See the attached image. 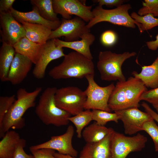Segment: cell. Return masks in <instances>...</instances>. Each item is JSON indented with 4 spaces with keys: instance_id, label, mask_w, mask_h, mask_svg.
Segmentation results:
<instances>
[{
    "instance_id": "41",
    "label": "cell",
    "mask_w": 158,
    "mask_h": 158,
    "mask_svg": "<svg viewBox=\"0 0 158 158\" xmlns=\"http://www.w3.org/2000/svg\"><path fill=\"white\" fill-rule=\"evenodd\" d=\"M54 156L57 158H77L76 157H72L70 155H64L56 152L54 153Z\"/></svg>"
},
{
    "instance_id": "1",
    "label": "cell",
    "mask_w": 158,
    "mask_h": 158,
    "mask_svg": "<svg viewBox=\"0 0 158 158\" xmlns=\"http://www.w3.org/2000/svg\"><path fill=\"white\" fill-rule=\"evenodd\" d=\"M42 89L41 87H38L28 92L25 88H21L17 90V99L6 114L0 127L1 138L11 128L20 129L25 126L23 116L28 109L35 106L36 99Z\"/></svg>"
},
{
    "instance_id": "27",
    "label": "cell",
    "mask_w": 158,
    "mask_h": 158,
    "mask_svg": "<svg viewBox=\"0 0 158 158\" xmlns=\"http://www.w3.org/2000/svg\"><path fill=\"white\" fill-rule=\"evenodd\" d=\"M68 120L74 125L77 137L78 138H80L84 128L92 120V111L90 110H83L76 115L70 116Z\"/></svg>"
},
{
    "instance_id": "16",
    "label": "cell",
    "mask_w": 158,
    "mask_h": 158,
    "mask_svg": "<svg viewBox=\"0 0 158 158\" xmlns=\"http://www.w3.org/2000/svg\"><path fill=\"white\" fill-rule=\"evenodd\" d=\"M113 129L104 138L96 142L86 143L80 152V158H112L111 141Z\"/></svg>"
},
{
    "instance_id": "12",
    "label": "cell",
    "mask_w": 158,
    "mask_h": 158,
    "mask_svg": "<svg viewBox=\"0 0 158 158\" xmlns=\"http://www.w3.org/2000/svg\"><path fill=\"white\" fill-rule=\"evenodd\" d=\"M123 124L125 134L131 135L142 130L144 124L153 119L146 112L137 107H132L114 111Z\"/></svg>"
},
{
    "instance_id": "34",
    "label": "cell",
    "mask_w": 158,
    "mask_h": 158,
    "mask_svg": "<svg viewBox=\"0 0 158 158\" xmlns=\"http://www.w3.org/2000/svg\"><path fill=\"white\" fill-rule=\"evenodd\" d=\"M140 100L145 101L152 105L158 104V87L144 92L141 95Z\"/></svg>"
},
{
    "instance_id": "31",
    "label": "cell",
    "mask_w": 158,
    "mask_h": 158,
    "mask_svg": "<svg viewBox=\"0 0 158 158\" xmlns=\"http://www.w3.org/2000/svg\"><path fill=\"white\" fill-rule=\"evenodd\" d=\"M142 130L145 131L152 139L156 152H158V126L152 119L143 125Z\"/></svg>"
},
{
    "instance_id": "32",
    "label": "cell",
    "mask_w": 158,
    "mask_h": 158,
    "mask_svg": "<svg viewBox=\"0 0 158 158\" xmlns=\"http://www.w3.org/2000/svg\"><path fill=\"white\" fill-rule=\"evenodd\" d=\"M15 97L14 95L0 97V127L6 114L15 101Z\"/></svg>"
},
{
    "instance_id": "42",
    "label": "cell",
    "mask_w": 158,
    "mask_h": 158,
    "mask_svg": "<svg viewBox=\"0 0 158 158\" xmlns=\"http://www.w3.org/2000/svg\"><path fill=\"white\" fill-rule=\"evenodd\" d=\"M152 106L158 113V104L153 105Z\"/></svg>"
},
{
    "instance_id": "14",
    "label": "cell",
    "mask_w": 158,
    "mask_h": 158,
    "mask_svg": "<svg viewBox=\"0 0 158 158\" xmlns=\"http://www.w3.org/2000/svg\"><path fill=\"white\" fill-rule=\"evenodd\" d=\"M63 48L57 45L55 39L49 40L43 45L39 57L33 70L34 76L42 79L44 76L49 64L52 61L64 57Z\"/></svg>"
},
{
    "instance_id": "8",
    "label": "cell",
    "mask_w": 158,
    "mask_h": 158,
    "mask_svg": "<svg viewBox=\"0 0 158 158\" xmlns=\"http://www.w3.org/2000/svg\"><path fill=\"white\" fill-rule=\"evenodd\" d=\"M147 140L146 137L139 133L127 136L114 130L111 141L112 158H126L131 152L141 151Z\"/></svg>"
},
{
    "instance_id": "6",
    "label": "cell",
    "mask_w": 158,
    "mask_h": 158,
    "mask_svg": "<svg viewBox=\"0 0 158 158\" xmlns=\"http://www.w3.org/2000/svg\"><path fill=\"white\" fill-rule=\"evenodd\" d=\"M54 98L57 107L75 116L84 110L87 97L79 88L68 86L57 89Z\"/></svg>"
},
{
    "instance_id": "19",
    "label": "cell",
    "mask_w": 158,
    "mask_h": 158,
    "mask_svg": "<svg viewBox=\"0 0 158 158\" xmlns=\"http://www.w3.org/2000/svg\"><path fill=\"white\" fill-rule=\"evenodd\" d=\"M32 10L28 12H21L13 8L10 12L18 21H23L44 25L52 30L56 29L60 25L61 21H52L44 18L40 15L37 8L32 6Z\"/></svg>"
},
{
    "instance_id": "3",
    "label": "cell",
    "mask_w": 158,
    "mask_h": 158,
    "mask_svg": "<svg viewBox=\"0 0 158 158\" xmlns=\"http://www.w3.org/2000/svg\"><path fill=\"white\" fill-rule=\"evenodd\" d=\"M57 88L48 87L42 93L35 109L38 117L46 125L60 127L67 125L71 115L56 105L54 96Z\"/></svg>"
},
{
    "instance_id": "15",
    "label": "cell",
    "mask_w": 158,
    "mask_h": 158,
    "mask_svg": "<svg viewBox=\"0 0 158 158\" xmlns=\"http://www.w3.org/2000/svg\"><path fill=\"white\" fill-rule=\"evenodd\" d=\"M147 90L142 82L133 76H130L127 80L122 82L121 95L127 109L139 107L140 97Z\"/></svg>"
},
{
    "instance_id": "7",
    "label": "cell",
    "mask_w": 158,
    "mask_h": 158,
    "mask_svg": "<svg viewBox=\"0 0 158 158\" xmlns=\"http://www.w3.org/2000/svg\"><path fill=\"white\" fill-rule=\"evenodd\" d=\"M94 75L87 76L88 86L84 91L87 99L84 109H98L111 112L108 105V101L115 87L114 83L105 86L98 85L94 79Z\"/></svg>"
},
{
    "instance_id": "36",
    "label": "cell",
    "mask_w": 158,
    "mask_h": 158,
    "mask_svg": "<svg viewBox=\"0 0 158 158\" xmlns=\"http://www.w3.org/2000/svg\"><path fill=\"white\" fill-rule=\"evenodd\" d=\"M25 145V140L21 138L13 158H34L32 155L28 154L25 152L24 150Z\"/></svg>"
},
{
    "instance_id": "4",
    "label": "cell",
    "mask_w": 158,
    "mask_h": 158,
    "mask_svg": "<svg viewBox=\"0 0 158 158\" xmlns=\"http://www.w3.org/2000/svg\"><path fill=\"white\" fill-rule=\"evenodd\" d=\"M136 55L135 52L117 54L110 51H100L97 64L101 79L108 81L126 80L122 71V66L127 59Z\"/></svg>"
},
{
    "instance_id": "21",
    "label": "cell",
    "mask_w": 158,
    "mask_h": 158,
    "mask_svg": "<svg viewBox=\"0 0 158 158\" xmlns=\"http://www.w3.org/2000/svg\"><path fill=\"white\" fill-rule=\"evenodd\" d=\"M43 45L34 42L25 36L13 46L16 53L27 57L35 64L40 56Z\"/></svg>"
},
{
    "instance_id": "24",
    "label": "cell",
    "mask_w": 158,
    "mask_h": 158,
    "mask_svg": "<svg viewBox=\"0 0 158 158\" xmlns=\"http://www.w3.org/2000/svg\"><path fill=\"white\" fill-rule=\"evenodd\" d=\"M16 52L12 45L2 43L0 49V79L7 81V78Z\"/></svg>"
},
{
    "instance_id": "5",
    "label": "cell",
    "mask_w": 158,
    "mask_h": 158,
    "mask_svg": "<svg viewBox=\"0 0 158 158\" xmlns=\"http://www.w3.org/2000/svg\"><path fill=\"white\" fill-rule=\"evenodd\" d=\"M131 8L129 4H122L111 9H104L98 5L92 10L94 17L86 25L90 29L102 22L132 28H135L136 25L141 33V24L135 21L128 13L129 10Z\"/></svg>"
},
{
    "instance_id": "10",
    "label": "cell",
    "mask_w": 158,
    "mask_h": 158,
    "mask_svg": "<svg viewBox=\"0 0 158 158\" xmlns=\"http://www.w3.org/2000/svg\"><path fill=\"white\" fill-rule=\"evenodd\" d=\"M90 31L85 21L79 17L70 19L63 18L58 28L51 31L49 40L64 37L65 41H74L79 40L84 34Z\"/></svg>"
},
{
    "instance_id": "13",
    "label": "cell",
    "mask_w": 158,
    "mask_h": 158,
    "mask_svg": "<svg viewBox=\"0 0 158 158\" xmlns=\"http://www.w3.org/2000/svg\"><path fill=\"white\" fill-rule=\"evenodd\" d=\"M1 41L13 46L25 36L26 32L23 25L9 12L0 13Z\"/></svg>"
},
{
    "instance_id": "33",
    "label": "cell",
    "mask_w": 158,
    "mask_h": 158,
    "mask_svg": "<svg viewBox=\"0 0 158 158\" xmlns=\"http://www.w3.org/2000/svg\"><path fill=\"white\" fill-rule=\"evenodd\" d=\"M117 36L116 33L111 30H107L102 34L100 40L101 43L106 47H110L116 42Z\"/></svg>"
},
{
    "instance_id": "11",
    "label": "cell",
    "mask_w": 158,
    "mask_h": 158,
    "mask_svg": "<svg viewBox=\"0 0 158 158\" xmlns=\"http://www.w3.org/2000/svg\"><path fill=\"white\" fill-rule=\"evenodd\" d=\"M74 129L71 125L69 126L63 134L53 136L50 140L43 143L33 145L30 147L34 149H50L57 150L59 153L76 157L78 151L73 146L72 140Z\"/></svg>"
},
{
    "instance_id": "39",
    "label": "cell",
    "mask_w": 158,
    "mask_h": 158,
    "mask_svg": "<svg viewBox=\"0 0 158 158\" xmlns=\"http://www.w3.org/2000/svg\"><path fill=\"white\" fill-rule=\"evenodd\" d=\"M141 105L144 108L145 112L149 114L153 119L158 123V114L152 110L146 102H142Z\"/></svg>"
},
{
    "instance_id": "37",
    "label": "cell",
    "mask_w": 158,
    "mask_h": 158,
    "mask_svg": "<svg viewBox=\"0 0 158 158\" xmlns=\"http://www.w3.org/2000/svg\"><path fill=\"white\" fill-rule=\"evenodd\" d=\"M94 1L98 2L100 6L102 7L104 5L109 7H117L122 5L124 2L126 1L124 0H97Z\"/></svg>"
},
{
    "instance_id": "2",
    "label": "cell",
    "mask_w": 158,
    "mask_h": 158,
    "mask_svg": "<svg viewBox=\"0 0 158 158\" xmlns=\"http://www.w3.org/2000/svg\"><path fill=\"white\" fill-rule=\"evenodd\" d=\"M94 74L92 60L75 51L65 54L61 63L53 68L49 73L51 77L56 80L71 78L82 79Z\"/></svg>"
},
{
    "instance_id": "17",
    "label": "cell",
    "mask_w": 158,
    "mask_h": 158,
    "mask_svg": "<svg viewBox=\"0 0 158 158\" xmlns=\"http://www.w3.org/2000/svg\"><path fill=\"white\" fill-rule=\"evenodd\" d=\"M32 63L27 57L16 53L10 69L7 81L14 85L20 84L26 77Z\"/></svg>"
},
{
    "instance_id": "22",
    "label": "cell",
    "mask_w": 158,
    "mask_h": 158,
    "mask_svg": "<svg viewBox=\"0 0 158 158\" xmlns=\"http://www.w3.org/2000/svg\"><path fill=\"white\" fill-rule=\"evenodd\" d=\"M132 74L140 80L147 87L154 89L158 87V54L151 64L142 66L140 73L133 71Z\"/></svg>"
},
{
    "instance_id": "35",
    "label": "cell",
    "mask_w": 158,
    "mask_h": 158,
    "mask_svg": "<svg viewBox=\"0 0 158 158\" xmlns=\"http://www.w3.org/2000/svg\"><path fill=\"white\" fill-rule=\"evenodd\" d=\"M30 150L34 158H57L54 156L55 150L50 149H34L30 147Z\"/></svg>"
},
{
    "instance_id": "23",
    "label": "cell",
    "mask_w": 158,
    "mask_h": 158,
    "mask_svg": "<svg viewBox=\"0 0 158 158\" xmlns=\"http://www.w3.org/2000/svg\"><path fill=\"white\" fill-rule=\"evenodd\" d=\"M2 138L0 141V158H13L21 139L19 134L9 130Z\"/></svg>"
},
{
    "instance_id": "29",
    "label": "cell",
    "mask_w": 158,
    "mask_h": 158,
    "mask_svg": "<svg viewBox=\"0 0 158 158\" xmlns=\"http://www.w3.org/2000/svg\"><path fill=\"white\" fill-rule=\"evenodd\" d=\"M92 111V120L102 126H104L107 122L111 121L118 123V120H119L118 115L115 112L111 113L98 109H93Z\"/></svg>"
},
{
    "instance_id": "38",
    "label": "cell",
    "mask_w": 158,
    "mask_h": 158,
    "mask_svg": "<svg viewBox=\"0 0 158 158\" xmlns=\"http://www.w3.org/2000/svg\"><path fill=\"white\" fill-rule=\"evenodd\" d=\"M15 1V0H0V13L10 12Z\"/></svg>"
},
{
    "instance_id": "28",
    "label": "cell",
    "mask_w": 158,
    "mask_h": 158,
    "mask_svg": "<svg viewBox=\"0 0 158 158\" xmlns=\"http://www.w3.org/2000/svg\"><path fill=\"white\" fill-rule=\"evenodd\" d=\"M130 16L135 21L141 24L142 33L144 31L150 30L158 26V18H155L152 14L140 16L137 13L133 12L131 13Z\"/></svg>"
},
{
    "instance_id": "26",
    "label": "cell",
    "mask_w": 158,
    "mask_h": 158,
    "mask_svg": "<svg viewBox=\"0 0 158 158\" xmlns=\"http://www.w3.org/2000/svg\"><path fill=\"white\" fill-rule=\"evenodd\" d=\"M30 2L45 19L52 21L60 20L54 10L52 0H31Z\"/></svg>"
},
{
    "instance_id": "30",
    "label": "cell",
    "mask_w": 158,
    "mask_h": 158,
    "mask_svg": "<svg viewBox=\"0 0 158 158\" xmlns=\"http://www.w3.org/2000/svg\"><path fill=\"white\" fill-rule=\"evenodd\" d=\"M143 7L138 11V14L143 16L151 13L158 17V0H144L142 2Z\"/></svg>"
},
{
    "instance_id": "18",
    "label": "cell",
    "mask_w": 158,
    "mask_h": 158,
    "mask_svg": "<svg viewBox=\"0 0 158 158\" xmlns=\"http://www.w3.org/2000/svg\"><path fill=\"white\" fill-rule=\"evenodd\" d=\"M81 40L71 42L61 40L58 38L55 39L56 44L61 47H66L73 50L89 59L93 58L90 51V47L95 41V35L90 32L84 34Z\"/></svg>"
},
{
    "instance_id": "20",
    "label": "cell",
    "mask_w": 158,
    "mask_h": 158,
    "mask_svg": "<svg viewBox=\"0 0 158 158\" xmlns=\"http://www.w3.org/2000/svg\"><path fill=\"white\" fill-rule=\"evenodd\" d=\"M23 25L26 32L25 36L35 43L43 44L49 40L52 30L43 25L30 23L23 21H18Z\"/></svg>"
},
{
    "instance_id": "25",
    "label": "cell",
    "mask_w": 158,
    "mask_h": 158,
    "mask_svg": "<svg viewBox=\"0 0 158 158\" xmlns=\"http://www.w3.org/2000/svg\"><path fill=\"white\" fill-rule=\"evenodd\" d=\"M113 129L95 121L84 128L82 135L86 143L96 142L103 140Z\"/></svg>"
},
{
    "instance_id": "9",
    "label": "cell",
    "mask_w": 158,
    "mask_h": 158,
    "mask_svg": "<svg viewBox=\"0 0 158 158\" xmlns=\"http://www.w3.org/2000/svg\"><path fill=\"white\" fill-rule=\"evenodd\" d=\"M54 10L65 19H71L75 15L89 23L94 17L92 6H87L78 0H52Z\"/></svg>"
},
{
    "instance_id": "40",
    "label": "cell",
    "mask_w": 158,
    "mask_h": 158,
    "mask_svg": "<svg viewBox=\"0 0 158 158\" xmlns=\"http://www.w3.org/2000/svg\"><path fill=\"white\" fill-rule=\"evenodd\" d=\"M148 48L152 50L155 51L158 48V34L156 36V40L147 42L146 43Z\"/></svg>"
}]
</instances>
